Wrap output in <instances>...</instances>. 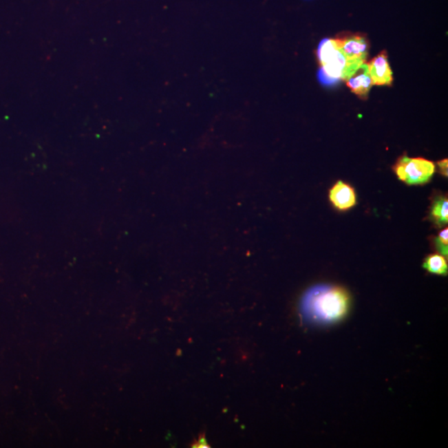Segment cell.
<instances>
[{
	"label": "cell",
	"mask_w": 448,
	"mask_h": 448,
	"mask_svg": "<svg viewBox=\"0 0 448 448\" xmlns=\"http://www.w3.org/2000/svg\"><path fill=\"white\" fill-rule=\"evenodd\" d=\"M399 180L409 185L429 183L434 176L436 167L430 160L423 158H409L402 156L394 167Z\"/></svg>",
	"instance_id": "3957f363"
},
{
	"label": "cell",
	"mask_w": 448,
	"mask_h": 448,
	"mask_svg": "<svg viewBox=\"0 0 448 448\" xmlns=\"http://www.w3.org/2000/svg\"><path fill=\"white\" fill-rule=\"evenodd\" d=\"M317 56L321 66L318 74L321 82L329 86L340 82L347 59L336 39L322 40L318 47Z\"/></svg>",
	"instance_id": "7a4b0ae2"
},
{
	"label": "cell",
	"mask_w": 448,
	"mask_h": 448,
	"mask_svg": "<svg viewBox=\"0 0 448 448\" xmlns=\"http://www.w3.org/2000/svg\"><path fill=\"white\" fill-rule=\"evenodd\" d=\"M350 305V295L344 288L323 286L306 294L301 302V310L314 321L333 323L345 317Z\"/></svg>",
	"instance_id": "6da1fadb"
},
{
	"label": "cell",
	"mask_w": 448,
	"mask_h": 448,
	"mask_svg": "<svg viewBox=\"0 0 448 448\" xmlns=\"http://www.w3.org/2000/svg\"><path fill=\"white\" fill-rule=\"evenodd\" d=\"M448 200L446 196L439 195L434 198L431 207V220L439 228L447 224L448 222Z\"/></svg>",
	"instance_id": "ba28073f"
},
{
	"label": "cell",
	"mask_w": 448,
	"mask_h": 448,
	"mask_svg": "<svg viewBox=\"0 0 448 448\" xmlns=\"http://www.w3.org/2000/svg\"><path fill=\"white\" fill-rule=\"evenodd\" d=\"M448 230L446 228L443 229L441 233L438 234V236L435 238L434 244L436 249L444 257H447V244H448Z\"/></svg>",
	"instance_id": "30bf717a"
},
{
	"label": "cell",
	"mask_w": 448,
	"mask_h": 448,
	"mask_svg": "<svg viewBox=\"0 0 448 448\" xmlns=\"http://www.w3.org/2000/svg\"><path fill=\"white\" fill-rule=\"evenodd\" d=\"M369 74L373 84L378 86H391L393 72L391 70L386 51H383L368 63Z\"/></svg>",
	"instance_id": "5b68a950"
},
{
	"label": "cell",
	"mask_w": 448,
	"mask_h": 448,
	"mask_svg": "<svg viewBox=\"0 0 448 448\" xmlns=\"http://www.w3.org/2000/svg\"><path fill=\"white\" fill-rule=\"evenodd\" d=\"M347 87L359 98H367L371 87L373 86L372 79L369 74L368 63H365L345 80Z\"/></svg>",
	"instance_id": "52a82bcc"
},
{
	"label": "cell",
	"mask_w": 448,
	"mask_h": 448,
	"mask_svg": "<svg viewBox=\"0 0 448 448\" xmlns=\"http://www.w3.org/2000/svg\"><path fill=\"white\" fill-rule=\"evenodd\" d=\"M193 447H209L208 443L206 442L205 438H200L195 443L193 444Z\"/></svg>",
	"instance_id": "7c38bea8"
},
{
	"label": "cell",
	"mask_w": 448,
	"mask_h": 448,
	"mask_svg": "<svg viewBox=\"0 0 448 448\" xmlns=\"http://www.w3.org/2000/svg\"><path fill=\"white\" fill-rule=\"evenodd\" d=\"M330 200L339 211H349L357 203L356 193L350 184L338 181L330 189Z\"/></svg>",
	"instance_id": "8992f818"
},
{
	"label": "cell",
	"mask_w": 448,
	"mask_h": 448,
	"mask_svg": "<svg viewBox=\"0 0 448 448\" xmlns=\"http://www.w3.org/2000/svg\"><path fill=\"white\" fill-rule=\"evenodd\" d=\"M423 268L427 272L439 276L447 275V261L441 254H431L423 262Z\"/></svg>",
	"instance_id": "9c48e42d"
},
{
	"label": "cell",
	"mask_w": 448,
	"mask_h": 448,
	"mask_svg": "<svg viewBox=\"0 0 448 448\" xmlns=\"http://www.w3.org/2000/svg\"><path fill=\"white\" fill-rule=\"evenodd\" d=\"M438 165L439 167V172L441 173L443 176L447 177V159L439 161Z\"/></svg>",
	"instance_id": "8fae6325"
},
{
	"label": "cell",
	"mask_w": 448,
	"mask_h": 448,
	"mask_svg": "<svg viewBox=\"0 0 448 448\" xmlns=\"http://www.w3.org/2000/svg\"><path fill=\"white\" fill-rule=\"evenodd\" d=\"M347 62L365 63L369 54L370 42L365 34L343 33L336 38Z\"/></svg>",
	"instance_id": "277c9868"
}]
</instances>
